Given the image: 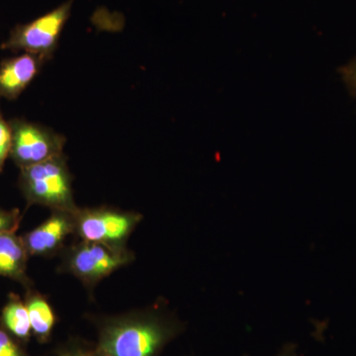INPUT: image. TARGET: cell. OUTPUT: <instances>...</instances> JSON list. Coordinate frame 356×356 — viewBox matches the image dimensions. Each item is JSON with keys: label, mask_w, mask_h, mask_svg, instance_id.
<instances>
[{"label": "cell", "mask_w": 356, "mask_h": 356, "mask_svg": "<svg viewBox=\"0 0 356 356\" xmlns=\"http://www.w3.org/2000/svg\"><path fill=\"white\" fill-rule=\"evenodd\" d=\"M97 329V356H161L184 325L154 307L117 316L93 318Z\"/></svg>", "instance_id": "obj_1"}, {"label": "cell", "mask_w": 356, "mask_h": 356, "mask_svg": "<svg viewBox=\"0 0 356 356\" xmlns=\"http://www.w3.org/2000/svg\"><path fill=\"white\" fill-rule=\"evenodd\" d=\"M19 170L18 185L27 207L40 205L51 211L79 210L74 202L72 175L64 154Z\"/></svg>", "instance_id": "obj_2"}, {"label": "cell", "mask_w": 356, "mask_h": 356, "mask_svg": "<svg viewBox=\"0 0 356 356\" xmlns=\"http://www.w3.org/2000/svg\"><path fill=\"white\" fill-rule=\"evenodd\" d=\"M134 259L135 254L127 247H111L79 240L65 250L58 269L74 275L84 286L95 287Z\"/></svg>", "instance_id": "obj_3"}, {"label": "cell", "mask_w": 356, "mask_h": 356, "mask_svg": "<svg viewBox=\"0 0 356 356\" xmlns=\"http://www.w3.org/2000/svg\"><path fill=\"white\" fill-rule=\"evenodd\" d=\"M142 219L139 213L113 208H79L74 213V235L86 242L124 248Z\"/></svg>", "instance_id": "obj_4"}, {"label": "cell", "mask_w": 356, "mask_h": 356, "mask_svg": "<svg viewBox=\"0 0 356 356\" xmlns=\"http://www.w3.org/2000/svg\"><path fill=\"white\" fill-rule=\"evenodd\" d=\"M70 9L72 2H67L36 20L17 26L2 44V49L33 54L44 60L55 50L60 33L69 19Z\"/></svg>", "instance_id": "obj_5"}, {"label": "cell", "mask_w": 356, "mask_h": 356, "mask_svg": "<svg viewBox=\"0 0 356 356\" xmlns=\"http://www.w3.org/2000/svg\"><path fill=\"white\" fill-rule=\"evenodd\" d=\"M9 124L13 132L9 158L18 168L37 165L64 154L63 136L22 119H13Z\"/></svg>", "instance_id": "obj_6"}, {"label": "cell", "mask_w": 356, "mask_h": 356, "mask_svg": "<svg viewBox=\"0 0 356 356\" xmlns=\"http://www.w3.org/2000/svg\"><path fill=\"white\" fill-rule=\"evenodd\" d=\"M74 213L69 211H51L46 221L22 236L30 257H51L63 250L70 235H74Z\"/></svg>", "instance_id": "obj_7"}, {"label": "cell", "mask_w": 356, "mask_h": 356, "mask_svg": "<svg viewBox=\"0 0 356 356\" xmlns=\"http://www.w3.org/2000/svg\"><path fill=\"white\" fill-rule=\"evenodd\" d=\"M44 60L29 53L3 60L0 65V96L16 99L37 76Z\"/></svg>", "instance_id": "obj_8"}, {"label": "cell", "mask_w": 356, "mask_h": 356, "mask_svg": "<svg viewBox=\"0 0 356 356\" xmlns=\"http://www.w3.org/2000/svg\"><path fill=\"white\" fill-rule=\"evenodd\" d=\"M29 257L22 236L16 232L0 235V276L20 283L25 289L32 287L27 274Z\"/></svg>", "instance_id": "obj_9"}, {"label": "cell", "mask_w": 356, "mask_h": 356, "mask_svg": "<svg viewBox=\"0 0 356 356\" xmlns=\"http://www.w3.org/2000/svg\"><path fill=\"white\" fill-rule=\"evenodd\" d=\"M25 290L24 302L29 314L33 337L39 343H49L57 322L55 312L43 295L33 289V286Z\"/></svg>", "instance_id": "obj_10"}, {"label": "cell", "mask_w": 356, "mask_h": 356, "mask_svg": "<svg viewBox=\"0 0 356 356\" xmlns=\"http://www.w3.org/2000/svg\"><path fill=\"white\" fill-rule=\"evenodd\" d=\"M0 325L23 346L29 343L33 336L29 314L25 302L18 295H8L0 316Z\"/></svg>", "instance_id": "obj_11"}, {"label": "cell", "mask_w": 356, "mask_h": 356, "mask_svg": "<svg viewBox=\"0 0 356 356\" xmlns=\"http://www.w3.org/2000/svg\"><path fill=\"white\" fill-rule=\"evenodd\" d=\"M50 356H97L95 346L79 337H72L60 344Z\"/></svg>", "instance_id": "obj_12"}, {"label": "cell", "mask_w": 356, "mask_h": 356, "mask_svg": "<svg viewBox=\"0 0 356 356\" xmlns=\"http://www.w3.org/2000/svg\"><path fill=\"white\" fill-rule=\"evenodd\" d=\"M0 356H30L25 350V346L16 341L1 325H0Z\"/></svg>", "instance_id": "obj_13"}, {"label": "cell", "mask_w": 356, "mask_h": 356, "mask_svg": "<svg viewBox=\"0 0 356 356\" xmlns=\"http://www.w3.org/2000/svg\"><path fill=\"white\" fill-rule=\"evenodd\" d=\"M13 132L10 124L0 114V173L3 170L6 159L10 156Z\"/></svg>", "instance_id": "obj_14"}, {"label": "cell", "mask_w": 356, "mask_h": 356, "mask_svg": "<svg viewBox=\"0 0 356 356\" xmlns=\"http://www.w3.org/2000/svg\"><path fill=\"white\" fill-rule=\"evenodd\" d=\"M21 220L22 215L19 210H6L0 207V235L17 231Z\"/></svg>", "instance_id": "obj_15"}, {"label": "cell", "mask_w": 356, "mask_h": 356, "mask_svg": "<svg viewBox=\"0 0 356 356\" xmlns=\"http://www.w3.org/2000/svg\"><path fill=\"white\" fill-rule=\"evenodd\" d=\"M341 74L351 95L356 96V58L341 67Z\"/></svg>", "instance_id": "obj_16"}, {"label": "cell", "mask_w": 356, "mask_h": 356, "mask_svg": "<svg viewBox=\"0 0 356 356\" xmlns=\"http://www.w3.org/2000/svg\"><path fill=\"white\" fill-rule=\"evenodd\" d=\"M277 356H297L296 348L293 344H287Z\"/></svg>", "instance_id": "obj_17"}]
</instances>
